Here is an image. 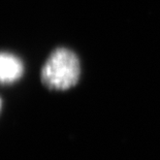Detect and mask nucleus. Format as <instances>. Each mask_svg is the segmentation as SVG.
Masks as SVG:
<instances>
[{"label":"nucleus","instance_id":"1","mask_svg":"<svg viewBox=\"0 0 160 160\" xmlns=\"http://www.w3.org/2000/svg\"><path fill=\"white\" fill-rule=\"evenodd\" d=\"M81 64L78 56L66 48H59L51 54L42 69V82L52 90H67L80 79Z\"/></svg>","mask_w":160,"mask_h":160},{"label":"nucleus","instance_id":"2","mask_svg":"<svg viewBox=\"0 0 160 160\" xmlns=\"http://www.w3.org/2000/svg\"><path fill=\"white\" fill-rule=\"evenodd\" d=\"M24 64L18 57L8 53H0V83L12 84L21 79Z\"/></svg>","mask_w":160,"mask_h":160},{"label":"nucleus","instance_id":"3","mask_svg":"<svg viewBox=\"0 0 160 160\" xmlns=\"http://www.w3.org/2000/svg\"><path fill=\"white\" fill-rule=\"evenodd\" d=\"M1 108H2V100H1V98H0V112H1Z\"/></svg>","mask_w":160,"mask_h":160}]
</instances>
